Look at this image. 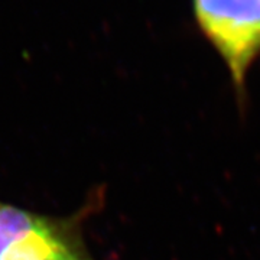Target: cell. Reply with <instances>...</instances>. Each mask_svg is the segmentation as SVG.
Returning <instances> with one entry per match:
<instances>
[{
  "label": "cell",
  "mask_w": 260,
  "mask_h": 260,
  "mask_svg": "<svg viewBox=\"0 0 260 260\" xmlns=\"http://www.w3.org/2000/svg\"><path fill=\"white\" fill-rule=\"evenodd\" d=\"M39 218L13 207H0V260L3 253L20 234L32 229Z\"/></svg>",
  "instance_id": "3"
},
{
  "label": "cell",
  "mask_w": 260,
  "mask_h": 260,
  "mask_svg": "<svg viewBox=\"0 0 260 260\" xmlns=\"http://www.w3.org/2000/svg\"><path fill=\"white\" fill-rule=\"evenodd\" d=\"M198 29L243 88L260 55V0H191Z\"/></svg>",
  "instance_id": "1"
},
{
  "label": "cell",
  "mask_w": 260,
  "mask_h": 260,
  "mask_svg": "<svg viewBox=\"0 0 260 260\" xmlns=\"http://www.w3.org/2000/svg\"><path fill=\"white\" fill-rule=\"evenodd\" d=\"M62 260H81V259H80V257H77V254H75V253H71L70 256H67V257Z\"/></svg>",
  "instance_id": "4"
},
{
  "label": "cell",
  "mask_w": 260,
  "mask_h": 260,
  "mask_svg": "<svg viewBox=\"0 0 260 260\" xmlns=\"http://www.w3.org/2000/svg\"><path fill=\"white\" fill-rule=\"evenodd\" d=\"M74 251L41 218L10 243L2 260H62Z\"/></svg>",
  "instance_id": "2"
}]
</instances>
